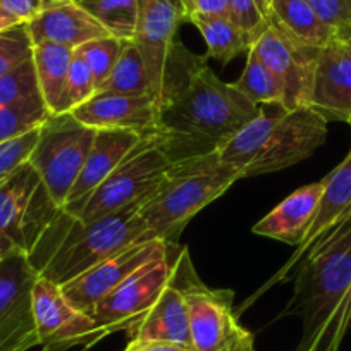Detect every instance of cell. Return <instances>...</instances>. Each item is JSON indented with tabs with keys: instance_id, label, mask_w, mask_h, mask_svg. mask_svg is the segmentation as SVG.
<instances>
[{
	"instance_id": "obj_1",
	"label": "cell",
	"mask_w": 351,
	"mask_h": 351,
	"mask_svg": "<svg viewBox=\"0 0 351 351\" xmlns=\"http://www.w3.org/2000/svg\"><path fill=\"white\" fill-rule=\"evenodd\" d=\"M260 107L219 80L207 57L183 43L172 52L158 99V128L178 160L214 152L255 119Z\"/></svg>"
},
{
	"instance_id": "obj_2",
	"label": "cell",
	"mask_w": 351,
	"mask_h": 351,
	"mask_svg": "<svg viewBox=\"0 0 351 351\" xmlns=\"http://www.w3.org/2000/svg\"><path fill=\"white\" fill-rule=\"evenodd\" d=\"M282 315L302 319L298 351H339L351 329V228L298 269Z\"/></svg>"
},
{
	"instance_id": "obj_3",
	"label": "cell",
	"mask_w": 351,
	"mask_h": 351,
	"mask_svg": "<svg viewBox=\"0 0 351 351\" xmlns=\"http://www.w3.org/2000/svg\"><path fill=\"white\" fill-rule=\"evenodd\" d=\"M140 205L133 204L95 221H81L60 208L26 256L29 265L38 276L64 286L131 243L148 241L138 217Z\"/></svg>"
},
{
	"instance_id": "obj_4",
	"label": "cell",
	"mask_w": 351,
	"mask_h": 351,
	"mask_svg": "<svg viewBox=\"0 0 351 351\" xmlns=\"http://www.w3.org/2000/svg\"><path fill=\"white\" fill-rule=\"evenodd\" d=\"M258 107L255 119L215 148L219 162L239 180L291 167L315 154L326 141L327 121L308 107Z\"/></svg>"
},
{
	"instance_id": "obj_5",
	"label": "cell",
	"mask_w": 351,
	"mask_h": 351,
	"mask_svg": "<svg viewBox=\"0 0 351 351\" xmlns=\"http://www.w3.org/2000/svg\"><path fill=\"white\" fill-rule=\"evenodd\" d=\"M238 180L219 162L215 150L178 160L167 180L138 208L147 239L178 243L188 222Z\"/></svg>"
},
{
	"instance_id": "obj_6",
	"label": "cell",
	"mask_w": 351,
	"mask_h": 351,
	"mask_svg": "<svg viewBox=\"0 0 351 351\" xmlns=\"http://www.w3.org/2000/svg\"><path fill=\"white\" fill-rule=\"evenodd\" d=\"M176 164L178 158L169 148L164 134L147 136L90 195L76 217L95 221L133 204H141L167 180Z\"/></svg>"
},
{
	"instance_id": "obj_7",
	"label": "cell",
	"mask_w": 351,
	"mask_h": 351,
	"mask_svg": "<svg viewBox=\"0 0 351 351\" xmlns=\"http://www.w3.org/2000/svg\"><path fill=\"white\" fill-rule=\"evenodd\" d=\"M95 131L80 123L71 112L52 114L40 126L38 140L28 162L59 207L66 205L92 148Z\"/></svg>"
},
{
	"instance_id": "obj_8",
	"label": "cell",
	"mask_w": 351,
	"mask_h": 351,
	"mask_svg": "<svg viewBox=\"0 0 351 351\" xmlns=\"http://www.w3.org/2000/svg\"><path fill=\"white\" fill-rule=\"evenodd\" d=\"M351 228V150L343 162L324 178V191L320 197L319 207H317L315 215L306 229L305 236L293 252L291 258L276 272L272 279L265 282L262 289L255 293L250 298V303L256 296L271 289L272 286H278L281 282L293 281L302 267L303 263L326 248L329 243L339 234H343L346 229Z\"/></svg>"
},
{
	"instance_id": "obj_9",
	"label": "cell",
	"mask_w": 351,
	"mask_h": 351,
	"mask_svg": "<svg viewBox=\"0 0 351 351\" xmlns=\"http://www.w3.org/2000/svg\"><path fill=\"white\" fill-rule=\"evenodd\" d=\"M60 208L38 172L26 162L0 186V232L28 256Z\"/></svg>"
},
{
	"instance_id": "obj_10",
	"label": "cell",
	"mask_w": 351,
	"mask_h": 351,
	"mask_svg": "<svg viewBox=\"0 0 351 351\" xmlns=\"http://www.w3.org/2000/svg\"><path fill=\"white\" fill-rule=\"evenodd\" d=\"M33 315L42 351L88 348L109 336L92 315L67 300L59 285L42 276L33 285Z\"/></svg>"
},
{
	"instance_id": "obj_11",
	"label": "cell",
	"mask_w": 351,
	"mask_h": 351,
	"mask_svg": "<svg viewBox=\"0 0 351 351\" xmlns=\"http://www.w3.org/2000/svg\"><path fill=\"white\" fill-rule=\"evenodd\" d=\"M180 250L176 243L169 253L148 262L104 296L93 310V319L109 334L124 330L130 336L169 285L174 258Z\"/></svg>"
},
{
	"instance_id": "obj_12",
	"label": "cell",
	"mask_w": 351,
	"mask_h": 351,
	"mask_svg": "<svg viewBox=\"0 0 351 351\" xmlns=\"http://www.w3.org/2000/svg\"><path fill=\"white\" fill-rule=\"evenodd\" d=\"M35 269L21 252L0 258V351L40 346L33 315Z\"/></svg>"
},
{
	"instance_id": "obj_13",
	"label": "cell",
	"mask_w": 351,
	"mask_h": 351,
	"mask_svg": "<svg viewBox=\"0 0 351 351\" xmlns=\"http://www.w3.org/2000/svg\"><path fill=\"white\" fill-rule=\"evenodd\" d=\"M250 49L271 69L282 90V106L288 110L310 109L313 71L319 49L298 42L276 25L269 26Z\"/></svg>"
},
{
	"instance_id": "obj_14",
	"label": "cell",
	"mask_w": 351,
	"mask_h": 351,
	"mask_svg": "<svg viewBox=\"0 0 351 351\" xmlns=\"http://www.w3.org/2000/svg\"><path fill=\"white\" fill-rule=\"evenodd\" d=\"M184 296L193 351H224L250 332L238 322L232 310L234 293L210 289L202 282L197 271L188 279Z\"/></svg>"
},
{
	"instance_id": "obj_15",
	"label": "cell",
	"mask_w": 351,
	"mask_h": 351,
	"mask_svg": "<svg viewBox=\"0 0 351 351\" xmlns=\"http://www.w3.org/2000/svg\"><path fill=\"white\" fill-rule=\"evenodd\" d=\"M186 21L183 0H140L136 45L152 86V95L160 99L165 73L178 45V29Z\"/></svg>"
},
{
	"instance_id": "obj_16",
	"label": "cell",
	"mask_w": 351,
	"mask_h": 351,
	"mask_svg": "<svg viewBox=\"0 0 351 351\" xmlns=\"http://www.w3.org/2000/svg\"><path fill=\"white\" fill-rule=\"evenodd\" d=\"M174 245L176 243L164 241V239L131 243L126 248L119 250L112 256L97 263L95 267L60 288L74 306L92 315L97 303L104 296L109 295L112 289H116L121 282L126 281L148 262L169 253Z\"/></svg>"
},
{
	"instance_id": "obj_17",
	"label": "cell",
	"mask_w": 351,
	"mask_h": 351,
	"mask_svg": "<svg viewBox=\"0 0 351 351\" xmlns=\"http://www.w3.org/2000/svg\"><path fill=\"white\" fill-rule=\"evenodd\" d=\"M195 272L190 252L181 248L172 265L169 285L148 310L140 324L130 334V341H171L193 350L190 336V319L184 289L190 276Z\"/></svg>"
},
{
	"instance_id": "obj_18",
	"label": "cell",
	"mask_w": 351,
	"mask_h": 351,
	"mask_svg": "<svg viewBox=\"0 0 351 351\" xmlns=\"http://www.w3.org/2000/svg\"><path fill=\"white\" fill-rule=\"evenodd\" d=\"M310 109L329 123H351V50L339 38L319 49Z\"/></svg>"
},
{
	"instance_id": "obj_19",
	"label": "cell",
	"mask_w": 351,
	"mask_h": 351,
	"mask_svg": "<svg viewBox=\"0 0 351 351\" xmlns=\"http://www.w3.org/2000/svg\"><path fill=\"white\" fill-rule=\"evenodd\" d=\"M71 114L92 130H128L143 136L162 134L158 104L152 95L97 93Z\"/></svg>"
},
{
	"instance_id": "obj_20",
	"label": "cell",
	"mask_w": 351,
	"mask_h": 351,
	"mask_svg": "<svg viewBox=\"0 0 351 351\" xmlns=\"http://www.w3.org/2000/svg\"><path fill=\"white\" fill-rule=\"evenodd\" d=\"M147 136L128 130H97L83 169L67 197L64 210L71 215L80 214L84 202L126 158V155Z\"/></svg>"
},
{
	"instance_id": "obj_21",
	"label": "cell",
	"mask_w": 351,
	"mask_h": 351,
	"mask_svg": "<svg viewBox=\"0 0 351 351\" xmlns=\"http://www.w3.org/2000/svg\"><path fill=\"white\" fill-rule=\"evenodd\" d=\"M26 26L33 43L50 42L73 50L90 40L112 36L76 0H45L38 16Z\"/></svg>"
},
{
	"instance_id": "obj_22",
	"label": "cell",
	"mask_w": 351,
	"mask_h": 351,
	"mask_svg": "<svg viewBox=\"0 0 351 351\" xmlns=\"http://www.w3.org/2000/svg\"><path fill=\"white\" fill-rule=\"evenodd\" d=\"M324 191V180L293 191L288 198L272 208L262 221L253 226V232L298 246L305 236Z\"/></svg>"
},
{
	"instance_id": "obj_23",
	"label": "cell",
	"mask_w": 351,
	"mask_h": 351,
	"mask_svg": "<svg viewBox=\"0 0 351 351\" xmlns=\"http://www.w3.org/2000/svg\"><path fill=\"white\" fill-rule=\"evenodd\" d=\"M272 25L313 49L336 38V33L317 16L308 0H269Z\"/></svg>"
},
{
	"instance_id": "obj_24",
	"label": "cell",
	"mask_w": 351,
	"mask_h": 351,
	"mask_svg": "<svg viewBox=\"0 0 351 351\" xmlns=\"http://www.w3.org/2000/svg\"><path fill=\"white\" fill-rule=\"evenodd\" d=\"M74 50L57 43L43 42L33 47V64L38 80L40 95L49 107L50 114H56Z\"/></svg>"
},
{
	"instance_id": "obj_25",
	"label": "cell",
	"mask_w": 351,
	"mask_h": 351,
	"mask_svg": "<svg viewBox=\"0 0 351 351\" xmlns=\"http://www.w3.org/2000/svg\"><path fill=\"white\" fill-rule=\"evenodd\" d=\"M200 32L207 43V57L221 64L231 62L241 53L248 52L250 40L229 14L191 16L190 21Z\"/></svg>"
},
{
	"instance_id": "obj_26",
	"label": "cell",
	"mask_w": 351,
	"mask_h": 351,
	"mask_svg": "<svg viewBox=\"0 0 351 351\" xmlns=\"http://www.w3.org/2000/svg\"><path fill=\"white\" fill-rule=\"evenodd\" d=\"M88 11L109 35L133 42L136 35L140 0H76Z\"/></svg>"
},
{
	"instance_id": "obj_27",
	"label": "cell",
	"mask_w": 351,
	"mask_h": 351,
	"mask_svg": "<svg viewBox=\"0 0 351 351\" xmlns=\"http://www.w3.org/2000/svg\"><path fill=\"white\" fill-rule=\"evenodd\" d=\"M99 93H116V95H152V86L145 71L143 59L133 42L124 43L121 57L117 59L109 80ZM154 97V95H152Z\"/></svg>"
},
{
	"instance_id": "obj_28",
	"label": "cell",
	"mask_w": 351,
	"mask_h": 351,
	"mask_svg": "<svg viewBox=\"0 0 351 351\" xmlns=\"http://www.w3.org/2000/svg\"><path fill=\"white\" fill-rule=\"evenodd\" d=\"M232 84L256 106H269V104L282 106L281 84L252 49L246 52L245 71Z\"/></svg>"
},
{
	"instance_id": "obj_29",
	"label": "cell",
	"mask_w": 351,
	"mask_h": 351,
	"mask_svg": "<svg viewBox=\"0 0 351 351\" xmlns=\"http://www.w3.org/2000/svg\"><path fill=\"white\" fill-rule=\"evenodd\" d=\"M52 116L42 97L0 106V143L14 140L42 126Z\"/></svg>"
},
{
	"instance_id": "obj_30",
	"label": "cell",
	"mask_w": 351,
	"mask_h": 351,
	"mask_svg": "<svg viewBox=\"0 0 351 351\" xmlns=\"http://www.w3.org/2000/svg\"><path fill=\"white\" fill-rule=\"evenodd\" d=\"M124 43H126V40L116 38V36H102V38L90 40V42L83 43L74 50L84 60L88 69L92 71L97 90H100L109 80L110 73H112L114 66H116L117 59L123 52Z\"/></svg>"
},
{
	"instance_id": "obj_31",
	"label": "cell",
	"mask_w": 351,
	"mask_h": 351,
	"mask_svg": "<svg viewBox=\"0 0 351 351\" xmlns=\"http://www.w3.org/2000/svg\"><path fill=\"white\" fill-rule=\"evenodd\" d=\"M97 92L99 90H97L92 71L88 69L84 60L74 52L73 60H71L69 73H67L59 104H57L56 114L73 112L74 109L84 106L88 100L93 99L97 95Z\"/></svg>"
},
{
	"instance_id": "obj_32",
	"label": "cell",
	"mask_w": 351,
	"mask_h": 351,
	"mask_svg": "<svg viewBox=\"0 0 351 351\" xmlns=\"http://www.w3.org/2000/svg\"><path fill=\"white\" fill-rule=\"evenodd\" d=\"M38 95L40 86L33 57L4 76H0V106H9Z\"/></svg>"
},
{
	"instance_id": "obj_33",
	"label": "cell",
	"mask_w": 351,
	"mask_h": 351,
	"mask_svg": "<svg viewBox=\"0 0 351 351\" xmlns=\"http://www.w3.org/2000/svg\"><path fill=\"white\" fill-rule=\"evenodd\" d=\"M229 16L248 36L250 43L272 25L269 0H229Z\"/></svg>"
},
{
	"instance_id": "obj_34",
	"label": "cell",
	"mask_w": 351,
	"mask_h": 351,
	"mask_svg": "<svg viewBox=\"0 0 351 351\" xmlns=\"http://www.w3.org/2000/svg\"><path fill=\"white\" fill-rule=\"evenodd\" d=\"M33 47L26 23L0 33V76L32 59Z\"/></svg>"
},
{
	"instance_id": "obj_35",
	"label": "cell",
	"mask_w": 351,
	"mask_h": 351,
	"mask_svg": "<svg viewBox=\"0 0 351 351\" xmlns=\"http://www.w3.org/2000/svg\"><path fill=\"white\" fill-rule=\"evenodd\" d=\"M38 130L40 128H36L14 140L0 143V186H4L18 169L29 160V155L38 140Z\"/></svg>"
},
{
	"instance_id": "obj_36",
	"label": "cell",
	"mask_w": 351,
	"mask_h": 351,
	"mask_svg": "<svg viewBox=\"0 0 351 351\" xmlns=\"http://www.w3.org/2000/svg\"><path fill=\"white\" fill-rule=\"evenodd\" d=\"M308 4L336 33V38L351 32V0H308Z\"/></svg>"
},
{
	"instance_id": "obj_37",
	"label": "cell",
	"mask_w": 351,
	"mask_h": 351,
	"mask_svg": "<svg viewBox=\"0 0 351 351\" xmlns=\"http://www.w3.org/2000/svg\"><path fill=\"white\" fill-rule=\"evenodd\" d=\"M43 5L45 0H0V8L21 23H29L36 18Z\"/></svg>"
},
{
	"instance_id": "obj_38",
	"label": "cell",
	"mask_w": 351,
	"mask_h": 351,
	"mask_svg": "<svg viewBox=\"0 0 351 351\" xmlns=\"http://www.w3.org/2000/svg\"><path fill=\"white\" fill-rule=\"evenodd\" d=\"M186 21L191 16L229 14V0H183Z\"/></svg>"
},
{
	"instance_id": "obj_39",
	"label": "cell",
	"mask_w": 351,
	"mask_h": 351,
	"mask_svg": "<svg viewBox=\"0 0 351 351\" xmlns=\"http://www.w3.org/2000/svg\"><path fill=\"white\" fill-rule=\"evenodd\" d=\"M128 346L134 351H193L191 348L171 341H130Z\"/></svg>"
},
{
	"instance_id": "obj_40",
	"label": "cell",
	"mask_w": 351,
	"mask_h": 351,
	"mask_svg": "<svg viewBox=\"0 0 351 351\" xmlns=\"http://www.w3.org/2000/svg\"><path fill=\"white\" fill-rule=\"evenodd\" d=\"M19 25H23L19 19H16L14 16H11L8 11H4V9L0 8V33L8 32V29L14 28V26H19Z\"/></svg>"
},
{
	"instance_id": "obj_41",
	"label": "cell",
	"mask_w": 351,
	"mask_h": 351,
	"mask_svg": "<svg viewBox=\"0 0 351 351\" xmlns=\"http://www.w3.org/2000/svg\"><path fill=\"white\" fill-rule=\"evenodd\" d=\"M14 252H18V250L14 248V245H12V243L9 241L2 232H0V258H4V256H8L9 253H14Z\"/></svg>"
},
{
	"instance_id": "obj_42",
	"label": "cell",
	"mask_w": 351,
	"mask_h": 351,
	"mask_svg": "<svg viewBox=\"0 0 351 351\" xmlns=\"http://www.w3.org/2000/svg\"><path fill=\"white\" fill-rule=\"evenodd\" d=\"M339 40H343V42L346 43V45H348V49L351 50V32H350V33H346V35H343V36H341Z\"/></svg>"
},
{
	"instance_id": "obj_43",
	"label": "cell",
	"mask_w": 351,
	"mask_h": 351,
	"mask_svg": "<svg viewBox=\"0 0 351 351\" xmlns=\"http://www.w3.org/2000/svg\"><path fill=\"white\" fill-rule=\"evenodd\" d=\"M124 351H134V350H133V348H130V346H128L126 350H124Z\"/></svg>"
},
{
	"instance_id": "obj_44",
	"label": "cell",
	"mask_w": 351,
	"mask_h": 351,
	"mask_svg": "<svg viewBox=\"0 0 351 351\" xmlns=\"http://www.w3.org/2000/svg\"><path fill=\"white\" fill-rule=\"evenodd\" d=\"M350 126H351V123H350Z\"/></svg>"
}]
</instances>
